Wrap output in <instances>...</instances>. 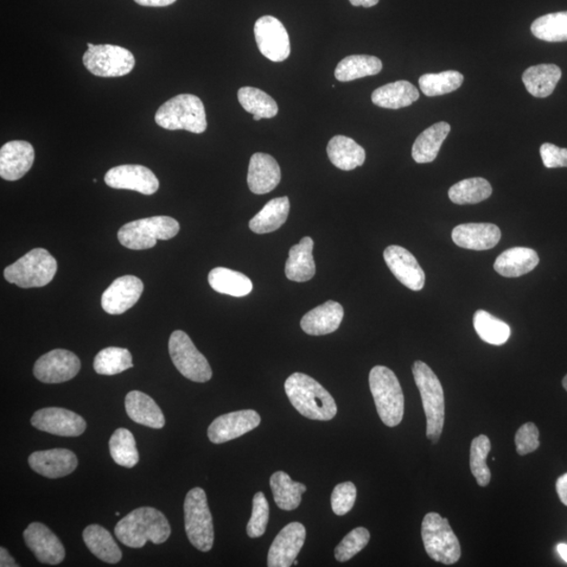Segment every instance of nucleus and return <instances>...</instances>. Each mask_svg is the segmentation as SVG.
I'll return each instance as SVG.
<instances>
[{
  "label": "nucleus",
  "mask_w": 567,
  "mask_h": 567,
  "mask_svg": "<svg viewBox=\"0 0 567 567\" xmlns=\"http://www.w3.org/2000/svg\"><path fill=\"white\" fill-rule=\"evenodd\" d=\"M171 361L184 378L196 382H206L213 377L212 367L190 337L184 331L171 334L169 343Z\"/></svg>",
  "instance_id": "nucleus-11"
},
{
  "label": "nucleus",
  "mask_w": 567,
  "mask_h": 567,
  "mask_svg": "<svg viewBox=\"0 0 567 567\" xmlns=\"http://www.w3.org/2000/svg\"><path fill=\"white\" fill-rule=\"evenodd\" d=\"M78 356L65 349H55L38 359L34 375L44 384H60L71 380L80 371Z\"/></svg>",
  "instance_id": "nucleus-13"
},
{
  "label": "nucleus",
  "mask_w": 567,
  "mask_h": 567,
  "mask_svg": "<svg viewBox=\"0 0 567 567\" xmlns=\"http://www.w3.org/2000/svg\"><path fill=\"white\" fill-rule=\"evenodd\" d=\"M29 464L37 474L56 480L72 474L78 467V458L67 449L38 451L30 455Z\"/></svg>",
  "instance_id": "nucleus-22"
},
{
  "label": "nucleus",
  "mask_w": 567,
  "mask_h": 567,
  "mask_svg": "<svg viewBox=\"0 0 567 567\" xmlns=\"http://www.w3.org/2000/svg\"><path fill=\"white\" fill-rule=\"evenodd\" d=\"M290 201L288 197L270 200L250 222L251 232L258 234L270 233L282 227L288 218Z\"/></svg>",
  "instance_id": "nucleus-31"
},
{
  "label": "nucleus",
  "mask_w": 567,
  "mask_h": 567,
  "mask_svg": "<svg viewBox=\"0 0 567 567\" xmlns=\"http://www.w3.org/2000/svg\"><path fill=\"white\" fill-rule=\"evenodd\" d=\"M412 372L423 400L426 437L436 444L442 436L445 416L443 386L436 374L422 361L414 362Z\"/></svg>",
  "instance_id": "nucleus-3"
},
{
  "label": "nucleus",
  "mask_w": 567,
  "mask_h": 567,
  "mask_svg": "<svg viewBox=\"0 0 567 567\" xmlns=\"http://www.w3.org/2000/svg\"><path fill=\"white\" fill-rule=\"evenodd\" d=\"M281 169L276 159L263 152L254 154L248 168V187L256 195H265L281 182Z\"/></svg>",
  "instance_id": "nucleus-24"
},
{
  "label": "nucleus",
  "mask_w": 567,
  "mask_h": 567,
  "mask_svg": "<svg viewBox=\"0 0 567 567\" xmlns=\"http://www.w3.org/2000/svg\"><path fill=\"white\" fill-rule=\"evenodd\" d=\"M450 131L449 123H438L420 133L412 148L414 161L420 164L434 161Z\"/></svg>",
  "instance_id": "nucleus-32"
},
{
  "label": "nucleus",
  "mask_w": 567,
  "mask_h": 567,
  "mask_svg": "<svg viewBox=\"0 0 567 567\" xmlns=\"http://www.w3.org/2000/svg\"><path fill=\"white\" fill-rule=\"evenodd\" d=\"M85 544L93 555L106 563H118L123 559L119 546L112 536V534L98 525L88 526L84 534Z\"/></svg>",
  "instance_id": "nucleus-35"
},
{
  "label": "nucleus",
  "mask_w": 567,
  "mask_h": 567,
  "mask_svg": "<svg viewBox=\"0 0 567 567\" xmlns=\"http://www.w3.org/2000/svg\"><path fill=\"white\" fill-rule=\"evenodd\" d=\"M238 99L244 110L252 114L253 116L270 119L278 114L279 107L275 99L259 88L241 87L238 92Z\"/></svg>",
  "instance_id": "nucleus-40"
},
{
  "label": "nucleus",
  "mask_w": 567,
  "mask_h": 567,
  "mask_svg": "<svg viewBox=\"0 0 567 567\" xmlns=\"http://www.w3.org/2000/svg\"><path fill=\"white\" fill-rule=\"evenodd\" d=\"M270 488L277 506L283 511H293L301 505L302 495L307 490L305 484L296 482L291 477L279 471L270 478Z\"/></svg>",
  "instance_id": "nucleus-36"
},
{
  "label": "nucleus",
  "mask_w": 567,
  "mask_h": 567,
  "mask_svg": "<svg viewBox=\"0 0 567 567\" xmlns=\"http://www.w3.org/2000/svg\"><path fill=\"white\" fill-rule=\"evenodd\" d=\"M34 428L61 437H78L84 434L87 423L78 414L62 407H44L31 419Z\"/></svg>",
  "instance_id": "nucleus-14"
},
{
  "label": "nucleus",
  "mask_w": 567,
  "mask_h": 567,
  "mask_svg": "<svg viewBox=\"0 0 567 567\" xmlns=\"http://www.w3.org/2000/svg\"><path fill=\"white\" fill-rule=\"evenodd\" d=\"M343 318V306L334 301H328L306 314L302 318L301 327L304 333L309 335H326L339 329Z\"/></svg>",
  "instance_id": "nucleus-25"
},
{
  "label": "nucleus",
  "mask_w": 567,
  "mask_h": 567,
  "mask_svg": "<svg viewBox=\"0 0 567 567\" xmlns=\"http://www.w3.org/2000/svg\"><path fill=\"white\" fill-rule=\"evenodd\" d=\"M370 541V533L365 527H356L350 532L342 543L335 547L334 556L337 562H346L364 550Z\"/></svg>",
  "instance_id": "nucleus-46"
},
{
  "label": "nucleus",
  "mask_w": 567,
  "mask_h": 567,
  "mask_svg": "<svg viewBox=\"0 0 567 567\" xmlns=\"http://www.w3.org/2000/svg\"><path fill=\"white\" fill-rule=\"evenodd\" d=\"M538 253L531 248L514 247L496 259L494 270L505 278H518L536 269Z\"/></svg>",
  "instance_id": "nucleus-28"
},
{
  "label": "nucleus",
  "mask_w": 567,
  "mask_h": 567,
  "mask_svg": "<svg viewBox=\"0 0 567 567\" xmlns=\"http://www.w3.org/2000/svg\"><path fill=\"white\" fill-rule=\"evenodd\" d=\"M474 328L483 342L490 345L501 346L511 336V328L505 322L489 314L486 310H477L473 318Z\"/></svg>",
  "instance_id": "nucleus-38"
},
{
  "label": "nucleus",
  "mask_w": 567,
  "mask_h": 567,
  "mask_svg": "<svg viewBox=\"0 0 567 567\" xmlns=\"http://www.w3.org/2000/svg\"><path fill=\"white\" fill-rule=\"evenodd\" d=\"M516 449L521 456L532 453L539 448V430L536 425L526 423L521 425L515 436Z\"/></svg>",
  "instance_id": "nucleus-49"
},
{
  "label": "nucleus",
  "mask_w": 567,
  "mask_h": 567,
  "mask_svg": "<svg viewBox=\"0 0 567 567\" xmlns=\"http://www.w3.org/2000/svg\"><path fill=\"white\" fill-rule=\"evenodd\" d=\"M133 2L144 6H168L175 4L177 0H133Z\"/></svg>",
  "instance_id": "nucleus-52"
},
{
  "label": "nucleus",
  "mask_w": 567,
  "mask_h": 567,
  "mask_svg": "<svg viewBox=\"0 0 567 567\" xmlns=\"http://www.w3.org/2000/svg\"><path fill=\"white\" fill-rule=\"evenodd\" d=\"M492 187L483 178H471L455 184L449 190L450 200L458 206L477 204L489 199Z\"/></svg>",
  "instance_id": "nucleus-39"
},
{
  "label": "nucleus",
  "mask_w": 567,
  "mask_h": 567,
  "mask_svg": "<svg viewBox=\"0 0 567 567\" xmlns=\"http://www.w3.org/2000/svg\"><path fill=\"white\" fill-rule=\"evenodd\" d=\"M57 261L47 250L35 248L5 270L6 281L22 288L43 287L53 281Z\"/></svg>",
  "instance_id": "nucleus-7"
},
{
  "label": "nucleus",
  "mask_w": 567,
  "mask_h": 567,
  "mask_svg": "<svg viewBox=\"0 0 567 567\" xmlns=\"http://www.w3.org/2000/svg\"><path fill=\"white\" fill-rule=\"evenodd\" d=\"M452 239L464 250L489 251L498 244L501 231L490 223H468L456 226L452 233Z\"/></svg>",
  "instance_id": "nucleus-23"
},
{
  "label": "nucleus",
  "mask_w": 567,
  "mask_h": 567,
  "mask_svg": "<svg viewBox=\"0 0 567 567\" xmlns=\"http://www.w3.org/2000/svg\"><path fill=\"white\" fill-rule=\"evenodd\" d=\"M562 76V69L556 65H538L528 68L522 75V81L534 97L546 98L555 91Z\"/></svg>",
  "instance_id": "nucleus-33"
},
{
  "label": "nucleus",
  "mask_w": 567,
  "mask_h": 567,
  "mask_svg": "<svg viewBox=\"0 0 567 567\" xmlns=\"http://www.w3.org/2000/svg\"><path fill=\"white\" fill-rule=\"evenodd\" d=\"M106 186L114 189H127L151 196L159 189L158 178L142 165H120L107 171L105 177Z\"/></svg>",
  "instance_id": "nucleus-15"
},
{
  "label": "nucleus",
  "mask_w": 567,
  "mask_h": 567,
  "mask_svg": "<svg viewBox=\"0 0 567 567\" xmlns=\"http://www.w3.org/2000/svg\"><path fill=\"white\" fill-rule=\"evenodd\" d=\"M85 67L98 78H123L130 74L135 68V57L123 47L113 44L87 43V50L84 55Z\"/></svg>",
  "instance_id": "nucleus-10"
},
{
  "label": "nucleus",
  "mask_w": 567,
  "mask_h": 567,
  "mask_svg": "<svg viewBox=\"0 0 567 567\" xmlns=\"http://www.w3.org/2000/svg\"><path fill=\"white\" fill-rule=\"evenodd\" d=\"M184 525L190 544L197 550L206 553L213 549L214 522L209 511L206 490L190 489L184 501Z\"/></svg>",
  "instance_id": "nucleus-8"
},
{
  "label": "nucleus",
  "mask_w": 567,
  "mask_h": 567,
  "mask_svg": "<svg viewBox=\"0 0 567 567\" xmlns=\"http://www.w3.org/2000/svg\"><path fill=\"white\" fill-rule=\"evenodd\" d=\"M532 33L547 42L567 41V12L551 13L536 19L531 27Z\"/></svg>",
  "instance_id": "nucleus-42"
},
{
  "label": "nucleus",
  "mask_w": 567,
  "mask_h": 567,
  "mask_svg": "<svg viewBox=\"0 0 567 567\" xmlns=\"http://www.w3.org/2000/svg\"><path fill=\"white\" fill-rule=\"evenodd\" d=\"M381 69L382 62L378 57L352 55L337 65L334 75L337 80L348 82L378 75Z\"/></svg>",
  "instance_id": "nucleus-37"
},
{
  "label": "nucleus",
  "mask_w": 567,
  "mask_h": 567,
  "mask_svg": "<svg viewBox=\"0 0 567 567\" xmlns=\"http://www.w3.org/2000/svg\"><path fill=\"white\" fill-rule=\"evenodd\" d=\"M170 533L169 522L164 514L151 507L133 509L114 527V535L120 543L132 549H142L148 541L162 544L168 541Z\"/></svg>",
  "instance_id": "nucleus-1"
},
{
  "label": "nucleus",
  "mask_w": 567,
  "mask_h": 567,
  "mask_svg": "<svg viewBox=\"0 0 567 567\" xmlns=\"http://www.w3.org/2000/svg\"><path fill=\"white\" fill-rule=\"evenodd\" d=\"M25 544L34 553L38 562L57 565L66 558L65 546L47 526L33 522L23 532Z\"/></svg>",
  "instance_id": "nucleus-17"
},
{
  "label": "nucleus",
  "mask_w": 567,
  "mask_h": 567,
  "mask_svg": "<svg viewBox=\"0 0 567 567\" xmlns=\"http://www.w3.org/2000/svg\"><path fill=\"white\" fill-rule=\"evenodd\" d=\"M356 487L353 482L337 484L331 495V507L337 516H343L352 511L356 500Z\"/></svg>",
  "instance_id": "nucleus-48"
},
{
  "label": "nucleus",
  "mask_w": 567,
  "mask_h": 567,
  "mask_svg": "<svg viewBox=\"0 0 567 567\" xmlns=\"http://www.w3.org/2000/svg\"><path fill=\"white\" fill-rule=\"evenodd\" d=\"M425 550L429 557L444 564H454L462 556V547L449 520L437 513H428L422 524Z\"/></svg>",
  "instance_id": "nucleus-9"
},
{
  "label": "nucleus",
  "mask_w": 567,
  "mask_h": 567,
  "mask_svg": "<svg viewBox=\"0 0 567 567\" xmlns=\"http://www.w3.org/2000/svg\"><path fill=\"white\" fill-rule=\"evenodd\" d=\"M159 126L169 131L202 133L207 129L206 107L195 95L182 94L165 102L155 114Z\"/></svg>",
  "instance_id": "nucleus-4"
},
{
  "label": "nucleus",
  "mask_w": 567,
  "mask_h": 567,
  "mask_svg": "<svg viewBox=\"0 0 567 567\" xmlns=\"http://www.w3.org/2000/svg\"><path fill=\"white\" fill-rule=\"evenodd\" d=\"M556 490L560 498V501L567 507V473L558 478L556 482Z\"/></svg>",
  "instance_id": "nucleus-51"
},
{
  "label": "nucleus",
  "mask_w": 567,
  "mask_h": 567,
  "mask_svg": "<svg viewBox=\"0 0 567 567\" xmlns=\"http://www.w3.org/2000/svg\"><path fill=\"white\" fill-rule=\"evenodd\" d=\"M562 385L565 390L567 391V374L565 375V378L562 380Z\"/></svg>",
  "instance_id": "nucleus-56"
},
{
  "label": "nucleus",
  "mask_w": 567,
  "mask_h": 567,
  "mask_svg": "<svg viewBox=\"0 0 567 567\" xmlns=\"http://www.w3.org/2000/svg\"><path fill=\"white\" fill-rule=\"evenodd\" d=\"M110 452L114 462L121 467L131 469L139 462V452L135 437L127 429L120 428L114 432L110 439Z\"/></svg>",
  "instance_id": "nucleus-41"
},
{
  "label": "nucleus",
  "mask_w": 567,
  "mask_h": 567,
  "mask_svg": "<svg viewBox=\"0 0 567 567\" xmlns=\"http://www.w3.org/2000/svg\"><path fill=\"white\" fill-rule=\"evenodd\" d=\"M369 385L381 422L397 426L405 412V398L397 375L384 366H375L369 374Z\"/></svg>",
  "instance_id": "nucleus-5"
},
{
  "label": "nucleus",
  "mask_w": 567,
  "mask_h": 567,
  "mask_svg": "<svg viewBox=\"0 0 567 567\" xmlns=\"http://www.w3.org/2000/svg\"><path fill=\"white\" fill-rule=\"evenodd\" d=\"M208 283L215 291L235 297H246L253 288L250 278L225 267H216L210 271Z\"/></svg>",
  "instance_id": "nucleus-34"
},
{
  "label": "nucleus",
  "mask_w": 567,
  "mask_h": 567,
  "mask_svg": "<svg viewBox=\"0 0 567 567\" xmlns=\"http://www.w3.org/2000/svg\"><path fill=\"white\" fill-rule=\"evenodd\" d=\"M133 358L129 350L119 347H108L96 355L95 371L100 375H116L133 368Z\"/></svg>",
  "instance_id": "nucleus-43"
},
{
  "label": "nucleus",
  "mask_w": 567,
  "mask_h": 567,
  "mask_svg": "<svg viewBox=\"0 0 567 567\" xmlns=\"http://www.w3.org/2000/svg\"><path fill=\"white\" fill-rule=\"evenodd\" d=\"M285 392L290 403L303 416L321 422L334 419L337 413L335 400L326 389L304 373H293L285 381Z\"/></svg>",
  "instance_id": "nucleus-2"
},
{
  "label": "nucleus",
  "mask_w": 567,
  "mask_h": 567,
  "mask_svg": "<svg viewBox=\"0 0 567 567\" xmlns=\"http://www.w3.org/2000/svg\"><path fill=\"white\" fill-rule=\"evenodd\" d=\"M490 448H492V445H490L489 439L486 435L475 437L472 444H471V472H472L480 487L489 486L490 481V471L487 464Z\"/></svg>",
  "instance_id": "nucleus-45"
},
{
  "label": "nucleus",
  "mask_w": 567,
  "mask_h": 567,
  "mask_svg": "<svg viewBox=\"0 0 567 567\" xmlns=\"http://www.w3.org/2000/svg\"><path fill=\"white\" fill-rule=\"evenodd\" d=\"M354 6H365V8H371V6L377 5L380 0H349Z\"/></svg>",
  "instance_id": "nucleus-54"
},
{
  "label": "nucleus",
  "mask_w": 567,
  "mask_h": 567,
  "mask_svg": "<svg viewBox=\"0 0 567 567\" xmlns=\"http://www.w3.org/2000/svg\"><path fill=\"white\" fill-rule=\"evenodd\" d=\"M306 540V528L299 522H291L278 534L267 558L270 567H289L293 565Z\"/></svg>",
  "instance_id": "nucleus-20"
},
{
  "label": "nucleus",
  "mask_w": 567,
  "mask_h": 567,
  "mask_svg": "<svg viewBox=\"0 0 567 567\" xmlns=\"http://www.w3.org/2000/svg\"><path fill=\"white\" fill-rule=\"evenodd\" d=\"M327 154L331 163L342 170H353L366 160V151L353 139L335 136L330 140Z\"/></svg>",
  "instance_id": "nucleus-29"
},
{
  "label": "nucleus",
  "mask_w": 567,
  "mask_h": 567,
  "mask_svg": "<svg viewBox=\"0 0 567 567\" xmlns=\"http://www.w3.org/2000/svg\"><path fill=\"white\" fill-rule=\"evenodd\" d=\"M143 289V282L137 277L118 278L102 295V308L108 315H123L137 304Z\"/></svg>",
  "instance_id": "nucleus-18"
},
{
  "label": "nucleus",
  "mask_w": 567,
  "mask_h": 567,
  "mask_svg": "<svg viewBox=\"0 0 567 567\" xmlns=\"http://www.w3.org/2000/svg\"><path fill=\"white\" fill-rule=\"evenodd\" d=\"M0 566L2 567H16L18 564L15 563V560L13 559L5 547L0 549Z\"/></svg>",
  "instance_id": "nucleus-53"
},
{
  "label": "nucleus",
  "mask_w": 567,
  "mask_h": 567,
  "mask_svg": "<svg viewBox=\"0 0 567 567\" xmlns=\"http://www.w3.org/2000/svg\"><path fill=\"white\" fill-rule=\"evenodd\" d=\"M180 232L179 222L170 216L158 215L127 223L120 228L118 240L132 251L150 250L158 240L168 241Z\"/></svg>",
  "instance_id": "nucleus-6"
},
{
  "label": "nucleus",
  "mask_w": 567,
  "mask_h": 567,
  "mask_svg": "<svg viewBox=\"0 0 567 567\" xmlns=\"http://www.w3.org/2000/svg\"><path fill=\"white\" fill-rule=\"evenodd\" d=\"M315 242L310 237H305L299 243L292 246L289 258L285 265V275L292 282H308L316 276V263L314 259Z\"/></svg>",
  "instance_id": "nucleus-26"
},
{
  "label": "nucleus",
  "mask_w": 567,
  "mask_h": 567,
  "mask_svg": "<svg viewBox=\"0 0 567 567\" xmlns=\"http://www.w3.org/2000/svg\"><path fill=\"white\" fill-rule=\"evenodd\" d=\"M420 90L428 97L455 92L463 84V76L457 71L425 74L419 78Z\"/></svg>",
  "instance_id": "nucleus-44"
},
{
  "label": "nucleus",
  "mask_w": 567,
  "mask_h": 567,
  "mask_svg": "<svg viewBox=\"0 0 567 567\" xmlns=\"http://www.w3.org/2000/svg\"><path fill=\"white\" fill-rule=\"evenodd\" d=\"M540 155L546 169L567 168V149L544 143L541 145Z\"/></svg>",
  "instance_id": "nucleus-50"
},
{
  "label": "nucleus",
  "mask_w": 567,
  "mask_h": 567,
  "mask_svg": "<svg viewBox=\"0 0 567 567\" xmlns=\"http://www.w3.org/2000/svg\"><path fill=\"white\" fill-rule=\"evenodd\" d=\"M254 36L260 52L273 62L288 59L291 47L288 32L284 24L273 16H263L254 24Z\"/></svg>",
  "instance_id": "nucleus-12"
},
{
  "label": "nucleus",
  "mask_w": 567,
  "mask_h": 567,
  "mask_svg": "<svg viewBox=\"0 0 567 567\" xmlns=\"http://www.w3.org/2000/svg\"><path fill=\"white\" fill-rule=\"evenodd\" d=\"M35 160L33 146L27 142H10L0 150V177L17 181L28 173Z\"/></svg>",
  "instance_id": "nucleus-21"
},
{
  "label": "nucleus",
  "mask_w": 567,
  "mask_h": 567,
  "mask_svg": "<svg viewBox=\"0 0 567 567\" xmlns=\"http://www.w3.org/2000/svg\"><path fill=\"white\" fill-rule=\"evenodd\" d=\"M418 99L417 88L406 80L380 87L372 94V102L375 105L391 110L410 106Z\"/></svg>",
  "instance_id": "nucleus-30"
},
{
  "label": "nucleus",
  "mask_w": 567,
  "mask_h": 567,
  "mask_svg": "<svg viewBox=\"0 0 567 567\" xmlns=\"http://www.w3.org/2000/svg\"><path fill=\"white\" fill-rule=\"evenodd\" d=\"M385 262L398 281L413 291H420L425 283V272L416 257L404 247L392 245L384 251Z\"/></svg>",
  "instance_id": "nucleus-19"
},
{
  "label": "nucleus",
  "mask_w": 567,
  "mask_h": 567,
  "mask_svg": "<svg viewBox=\"0 0 567 567\" xmlns=\"http://www.w3.org/2000/svg\"><path fill=\"white\" fill-rule=\"evenodd\" d=\"M127 416L133 422L149 426L151 429H162L165 425L163 413L149 395L140 391H132L125 398Z\"/></svg>",
  "instance_id": "nucleus-27"
},
{
  "label": "nucleus",
  "mask_w": 567,
  "mask_h": 567,
  "mask_svg": "<svg viewBox=\"0 0 567 567\" xmlns=\"http://www.w3.org/2000/svg\"><path fill=\"white\" fill-rule=\"evenodd\" d=\"M270 520V505L265 495L258 492L253 497L252 513L247 525V535L251 538L262 537Z\"/></svg>",
  "instance_id": "nucleus-47"
},
{
  "label": "nucleus",
  "mask_w": 567,
  "mask_h": 567,
  "mask_svg": "<svg viewBox=\"0 0 567 567\" xmlns=\"http://www.w3.org/2000/svg\"><path fill=\"white\" fill-rule=\"evenodd\" d=\"M557 551L559 553V555L562 556V558L567 563V544H558Z\"/></svg>",
  "instance_id": "nucleus-55"
},
{
  "label": "nucleus",
  "mask_w": 567,
  "mask_h": 567,
  "mask_svg": "<svg viewBox=\"0 0 567 567\" xmlns=\"http://www.w3.org/2000/svg\"><path fill=\"white\" fill-rule=\"evenodd\" d=\"M261 424L259 413L253 410H242L224 414L210 424L207 434L209 441L215 444H225L243 436L257 428Z\"/></svg>",
  "instance_id": "nucleus-16"
}]
</instances>
